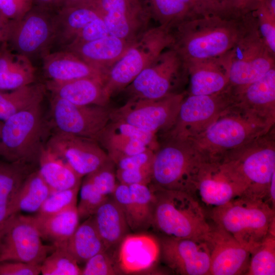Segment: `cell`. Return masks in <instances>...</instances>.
Instances as JSON below:
<instances>
[{
  "label": "cell",
  "instance_id": "1",
  "mask_svg": "<svg viewBox=\"0 0 275 275\" xmlns=\"http://www.w3.org/2000/svg\"><path fill=\"white\" fill-rule=\"evenodd\" d=\"M252 19L242 16H198L172 30V45L186 63L224 57L245 33Z\"/></svg>",
  "mask_w": 275,
  "mask_h": 275
},
{
  "label": "cell",
  "instance_id": "2",
  "mask_svg": "<svg viewBox=\"0 0 275 275\" xmlns=\"http://www.w3.org/2000/svg\"><path fill=\"white\" fill-rule=\"evenodd\" d=\"M155 197L152 227L161 235L205 240L210 228L207 214L190 194L150 183Z\"/></svg>",
  "mask_w": 275,
  "mask_h": 275
},
{
  "label": "cell",
  "instance_id": "3",
  "mask_svg": "<svg viewBox=\"0 0 275 275\" xmlns=\"http://www.w3.org/2000/svg\"><path fill=\"white\" fill-rule=\"evenodd\" d=\"M274 211L264 200L242 195L213 208L208 216L251 253L275 223Z\"/></svg>",
  "mask_w": 275,
  "mask_h": 275
},
{
  "label": "cell",
  "instance_id": "4",
  "mask_svg": "<svg viewBox=\"0 0 275 275\" xmlns=\"http://www.w3.org/2000/svg\"><path fill=\"white\" fill-rule=\"evenodd\" d=\"M273 128L233 104L203 132L188 140L205 159H221Z\"/></svg>",
  "mask_w": 275,
  "mask_h": 275
},
{
  "label": "cell",
  "instance_id": "5",
  "mask_svg": "<svg viewBox=\"0 0 275 275\" xmlns=\"http://www.w3.org/2000/svg\"><path fill=\"white\" fill-rule=\"evenodd\" d=\"M41 104L19 112L3 122L0 135V157L3 159L38 164L51 130Z\"/></svg>",
  "mask_w": 275,
  "mask_h": 275
},
{
  "label": "cell",
  "instance_id": "6",
  "mask_svg": "<svg viewBox=\"0 0 275 275\" xmlns=\"http://www.w3.org/2000/svg\"><path fill=\"white\" fill-rule=\"evenodd\" d=\"M238 174L246 186L243 195L267 203L270 182L275 173L274 129L221 158Z\"/></svg>",
  "mask_w": 275,
  "mask_h": 275
},
{
  "label": "cell",
  "instance_id": "7",
  "mask_svg": "<svg viewBox=\"0 0 275 275\" xmlns=\"http://www.w3.org/2000/svg\"><path fill=\"white\" fill-rule=\"evenodd\" d=\"M204 159L190 141L164 139L154 151L151 183L193 196L194 181Z\"/></svg>",
  "mask_w": 275,
  "mask_h": 275
},
{
  "label": "cell",
  "instance_id": "8",
  "mask_svg": "<svg viewBox=\"0 0 275 275\" xmlns=\"http://www.w3.org/2000/svg\"><path fill=\"white\" fill-rule=\"evenodd\" d=\"M173 43L172 29L160 25L148 29L108 71L104 86L108 97L123 91Z\"/></svg>",
  "mask_w": 275,
  "mask_h": 275
},
{
  "label": "cell",
  "instance_id": "9",
  "mask_svg": "<svg viewBox=\"0 0 275 275\" xmlns=\"http://www.w3.org/2000/svg\"><path fill=\"white\" fill-rule=\"evenodd\" d=\"M188 82L186 62L172 46L165 49L124 89L129 99L161 98L180 93Z\"/></svg>",
  "mask_w": 275,
  "mask_h": 275
},
{
  "label": "cell",
  "instance_id": "10",
  "mask_svg": "<svg viewBox=\"0 0 275 275\" xmlns=\"http://www.w3.org/2000/svg\"><path fill=\"white\" fill-rule=\"evenodd\" d=\"M54 16L52 9L34 5L22 17L7 21L3 43L31 60L42 58L54 44Z\"/></svg>",
  "mask_w": 275,
  "mask_h": 275
},
{
  "label": "cell",
  "instance_id": "11",
  "mask_svg": "<svg viewBox=\"0 0 275 275\" xmlns=\"http://www.w3.org/2000/svg\"><path fill=\"white\" fill-rule=\"evenodd\" d=\"M228 58V87L232 90L260 79L275 68V55L260 36L252 14L249 26L229 53Z\"/></svg>",
  "mask_w": 275,
  "mask_h": 275
},
{
  "label": "cell",
  "instance_id": "12",
  "mask_svg": "<svg viewBox=\"0 0 275 275\" xmlns=\"http://www.w3.org/2000/svg\"><path fill=\"white\" fill-rule=\"evenodd\" d=\"M233 104L227 87L218 93L207 95L186 94L173 126L163 133L164 139L187 140L203 132Z\"/></svg>",
  "mask_w": 275,
  "mask_h": 275
},
{
  "label": "cell",
  "instance_id": "13",
  "mask_svg": "<svg viewBox=\"0 0 275 275\" xmlns=\"http://www.w3.org/2000/svg\"><path fill=\"white\" fill-rule=\"evenodd\" d=\"M186 91L161 98L130 99L112 109L111 120L127 123L157 134L169 130L175 123Z\"/></svg>",
  "mask_w": 275,
  "mask_h": 275
},
{
  "label": "cell",
  "instance_id": "14",
  "mask_svg": "<svg viewBox=\"0 0 275 275\" xmlns=\"http://www.w3.org/2000/svg\"><path fill=\"white\" fill-rule=\"evenodd\" d=\"M246 188L238 174L222 159L204 158L194 181L193 196L209 211L243 195Z\"/></svg>",
  "mask_w": 275,
  "mask_h": 275
},
{
  "label": "cell",
  "instance_id": "15",
  "mask_svg": "<svg viewBox=\"0 0 275 275\" xmlns=\"http://www.w3.org/2000/svg\"><path fill=\"white\" fill-rule=\"evenodd\" d=\"M50 129L96 140L111 120L108 106L79 105L52 95L50 100Z\"/></svg>",
  "mask_w": 275,
  "mask_h": 275
},
{
  "label": "cell",
  "instance_id": "16",
  "mask_svg": "<svg viewBox=\"0 0 275 275\" xmlns=\"http://www.w3.org/2000/svg\"><path fill=\"white\" fill-rule=\"evenodd\" d=\"M53 245L43 244L32 218L19 213L11 216L0 237V262L20 261L41 264Z\"/></svg>",
  "mask_w": 275,
  "mask_h": 275
},
{
  "label": "cell",
  "instance_id": "17",
  "mask_svg": "<svg viewBox=\"0 0 275 275\" xmlns=\"http://www.w3.org/2000/svg\"><path fill=\"white\" fill-rule=\"evenodd\" d=\"M97 10L108 34L131 42L148 29L152 16L145 0H88Z\"/></svg>",
  "mask_w": 275,
  "mask_h": 275
},
{
  "label": "cell",
  "instance_id": "18",
  "mask_svg": "<svg viewBox=\"0 0 275 275\" xmlns=\"http://www.w3.org/2000/svg\"><path fill=\"white\" fill-rule=\"evenodd\" d=\"M45 147L64 160L81 178L111 160L96 140L82 136L53 132Z\"/></svg>",
  "mask_w": 275,
  "mask_h": 275
},
{
  "label": "cell",
  "instance_id": "19",
  "mask_svg": "<svg viewBox=\"0 0 275 275\" xmlns=\"http://www.w3.org/2000/svg\"><path fill=\"white\" fill-rule=\"evenodd\" d=\"M158 240L161 259L173 272L181 275H210V254L205 240L161 235Z\"/></svg>",
  "mask_w": 275,
  "mask_h": 275
},
{
  "label": "cell",
  "instance_id": "20",
  "mask_svg": "<svg viewBox=\"0 0 275 275\" xmlns=\"http://www.w3.org/2000/svg\"><path fill=\"white\" fill-rule=\"evenodd\" d=\"M96 141L115 164L120 159L159 147L157 135L125 122L110 121Z\"/></svg>",
  "mask_w": 275,
  "mask_h": 275
},
{
  "label": "cell",
  "instance_id": "21",
  "mask_svg": "<svg viewBox=\"0 0 275 275\" xmlns=\"http://www.w3.org/2000/svg\"><path fill=\"white\" fill-rule=\"evenodd\" d=\"M205 240L210 254V275L246 274L251 252L225 230L209 221Z\"/></svg>",
  "mask_w": 275,
  "mask_h": 275
},
{
  "label": "cell",
  "instance_id": "22",
  "mask_svg": "<svg viewBox=\"0 0 275 275\" xmlns=\"http://www.w3.org/2000/svg\"><path fill=\"white\" fill-rule=\"evenodd\" d=\"M233 105L272 128L275 122V68L260 79L236 90L230 89Z\"/></svg>",
  "mask_w": 275,
  "mask_h": 275
},
{
  "label": "cell",
  "instance_id": "23",
  "mask_svg": "<svg viewBox=\"0 0 275 275\" xmlns=\"http://www.w3.org/2000/svg\"><path fill=\"white\" fill-rule=\"evenodd\" d=\"M228 54L220 58L186 63L188 84L186 94L211 95L226 89L229 82Z\"/></svg>",
  "mask_w": 275,
  "mask_h": 275
},
{
  "label": "cell",
  "instance_id": "24",
  "mask_svg": "<svg viewBox=\"0 0 275 275\" xmlns=\"http://www.w3.org/2000/svg\"><path fill=\"white\" fill-rule=\"evenodd\" d=\"M159 257V242L154 237L128 234L120 244L118 264L123 273H138L152 267Z\"/></svg>",
  "mask_w": 275,
  "mask_h": 275
},
{
  "label": "cell",
  "instance_id": "25",
  "mask_svg": "<svg viewBox=\"0 0 275 275\" xmlns=\"http://www.w3.org/2000/svg\"><path fill=\"white\" fill-rule=\"evenodd\" d=\"M133 43L108 34L94 41L69 45L63 49L73 52L88 64L107 74Z\"/></svg>",
  "mask_w": 275,
  "mask_h": 275
},
{
  "label": "cell",
  "instance_id": "26",
  "mask_svg": "<svg viewBox=\"0 0 275 275\" xmlns=\"http://www.w3.org/2000/svg\"><path fill=\"white\" fill-rule=\"evenodd\" d=\"M42 68L48 80L63 82L83 78L105 80L106 74L66 49L49 52L42 58Z\"/></svg>",
  "mask_w": 275,
  "mask_h": 275
},
{
  "label": "cell",
  "instance_id": "27",
  "mask_svg": "<svg viewBox=\"0 0 275 275\" xmlns=\"http://www.w3.org/2000/svg\"><path fill=\"white\" fill-rule=\"evenodd\" d=\"M104 80L83 78L67 81L47 80L45 85L54 95L79 105L108 106L110 98L104 91Z\"/></svg>",
  "mask_w": 275,
  "mask_h": 275
},
{
  "label": "cell",
  "instance_id": "28",
  "mask_svg": "<svg viewBox=\"0 0 275 275\" xmlns=\"http://www.w3.org/2000/svg\"><path fill=\"white\" fill-rule=\"evenodd\" d=\"M55 13L54 42L63 48L70 44L90 22L101 16L89 2L64 6Z\"/></svg>",
  "mask_w": 275,
  "mask_h": 275
},
{
  "label": "cell",
  "instance_id": "29",
  "mask_svg": "<svg viewBox=\"0 0 275 275\" xmlns=\"http://www.w3.org/2000/svg\"><path fill=\"white\" fill-rule=\"evenodd\" d=\"M94 225L106 251L120 245L130 230L121 209L110 196L92 215Z\"/></svg>",
  "mask_w": 275,
  "mask_h": 275
},
{
  "label": "cell",
  "instance_id": "30",
  "mask_svg": "<svg viewBox=\"0 0 275 275\" xmlns=\"http://www.w3.org/2000/svg\"><path fill=\"white\" fill-rule=\"evenodd\" d=\"M0 48V91L14 90L35 82L32 60L5 44Z\"/></svg>",
  "mask_w": 275,
  "mask_h": 275
},
{
  "label": "cell",
  "instance_id": "31",
  "mask_svg": "<svg viewBox=\"0 0 275 275\" xmlns=\"http://www.w3.org/2000/svg\"><path fill=\"white\" fill-rule=\"evenodd\" d=\"M34 166L0 159V237L10 217L13 197L24 180L36 169Z\"/></svg>",
  "mask_w": 275,
  "mask_h": 275
},
{
  "label": "cell",
  "instance_id": "32",
  "mask_svg": "<svg viewBox=\"0 0 275 275\" xmlns=\"http://www.w3.org/2000/svg\"><path fill=\"white\" fill-rule=\"evenodd\" d=\"M32 218L42 240L50 242L54 246L65 243L71 236L80 219L77 206L52 215L37 214Z\"/></svg>",
  "mask_w": 275,
  "mask_h": 275
},
{
  "label": "cell",
  "instance_id": "33",
  "mask_svg": "<svg viewBox=\"0 0 275 275\" xmlns=\"http://www.w3.org/2000/svg\"><path fill=\"white\" fill-rule=\"evenodd\" d=\"M38 165V171L51 193L80 186L82 178L64 160L45 147Z\"/></svg>",
  "mask_w": 275,
  "mask_h": 275
},
{
  "label": "cell",
  "instance_id": "34",
  "mask_svg": "<svg viewBox=\"0 0 275 275\" xmlns=\"http://www.w3.org/2000/svg\"><path fill=\"white\" fill-rule=\"evenodd\" d=\"M51 193L38 169H35L16 191L10 206V216L21 211L38 212Z\"/></svg>",
  "mask_w": 275,
  "mask_h": 275
},
{
  "label": "cell",
  "instance_id": "35",
  "mask_svg": "<svg viewBox=\"0 0 275 275\" xmlns=\"http://www.w3.org/2000/svg\"><path fill=\"white\" fill-rule=\"evenodd\" d=\"M61 244L78 264L85 263L97 253L106 251L95 227L92 216L79 225L71 236Z\"/></svg>",
  "mask_w": 275,
  "mask_h": 275
},
{
  "label": "cell",
  "instance_id": "36",
  "mask_svg": "<svg viewBox=\"0 0 275 275\" xmlns=\"http://www.w3.org/2000/svg\"><path fill=\"white\" fill-rule=\"evenodd\" d=\"M45 91V85L35 82L12 91H0V121L41 104Z\"/></svg>",
  "mask_w": 275,
  "mask_h": 275
},
{
  "label": "cell",
  "instance_id": "37",
  "mask_svg": "<svg viewBox=\"0 0 275 275\" xmlns=\"http://www.w3.org/2000/svg\"><path fill=\"white\" fill-rule=\"evenodd\" d=\"M152 18L158 25L172 30L187 20L198 17L191 0H145Z\"/></svg>",
  "mask_w": 275,
  "mask_h": 275
},
{
  "label": "cell",
  "instance_id": "38",
  "mask_svg": "<svg viewBox=\"0 0 275 275\" xmlns=\"http://www.w3.org/2000/svg\"><path fill=\"white\" fill-rule=\"evenodd\" d=\"M275 274V223L266 236L251 253L246 275Z\"/></svg>",
  "mask_w": 275,
  "mask_h": 275
},
{
  "label": "cell",
  "instance_id": "39",
  "mask_svg": "<svg viewBox=\"0 0 275 275\" xmlns=\"http://www.w3.org/2000/svg\"><path fill=\"white\" fill-rule=\"evenodd\" d=\"M78 263L63 245L54 246V249L41 264L43 275H81Z\"/></svg>",
  "mask_w": 275,
  "mask_h": 275
},
{
  "label": "cell",
  "instance_id": "40",
  "mask_svg": "<svg viewBox=\"0 0 275 275\" xmlns=\"http://www.w3.org/2000/svg\"><path fill=\"white\" fill-rule=\"evenodd\" d=\"M128 186L139 216L142 231H146L152 226L155 195L149 185L135 184Z\"/></svg>",
  "mask_w": 275,
  "mask_h": 275
},
{
  "label": "cell",
  "instance_id": "41",
  "mask_svg": "<svg viewBox=\"0 0 275 275\" xmlns=\"http://www.w3.org/2000/svg\"><path fill=\"white\" fill-rule=\"evenodd\" d=\"M251 12L260 36L270 52L275 55V12L261 0Z\"/></svg>",
  "mask_w": 275,
  "mask_h": 275
},
{
  "label": "cell",
  "instance_id": "42",
  "mask_svg": "<svg viewBox=\"0 0 275 275\" xmlns=\"http://www.w3.org/2000/svg\"><path fill=\"white\" fill-rule=\"evenodd\" d=\"M80 187L52 192L42 205L37 214L46 216L57 214L77 206Z\"/></svg>",
  "mask_w": 275,
  "mask_h": 275
},
{
  "label": "cell",
  "instance_id": "43",
  "mask_svg": "<svg viewBox=\"0 0 275 275\" xmlns=\"http://www.w3.org/2000/svg\"><path fill=\"white\" fill-rule=\"evenodd\" d=\"M80 201L77 209L80 219L92 216L98 208L110 197H107L84 179L80 186Z\"/></svg>",
  "mask_w": 275,
  "mask_h": 275
},
{
  "label": "cell",
  "instance_id": "44",
  "mask_svg": "<svg viewBox=\"0 0 275 275\" xmlns=\"http://www.w3.org/2000/svg\"><path fill=\"white\" fill-rule=\"evenodd\" d=\"M84 177L95 188L107 197L112 195L118 184L116 166L111 160Z\"/></svg>",
  "mask_w": 275,
  "mask_h": 275
},
{
  "label": "cell",
  "instance_id": "45",
  "mask_svg": "<svg viewBox=\"0 0 275 275\" xmlns=\"http://www.w3.org/2000/svg\"><path fill=\"white\" fill-rule=\"evenodd\" d=\"M112 197L123 212L129 229L135 232H142L140 220L128 185L118 182Z\"/></svg>",
  "mask_w": 275,
  "mask_h": 275
},
{
  "label": "cell",
  "instance_id": "46",
  "mask_svg": "<svg viewBox=\"0 0 275 275\" xmlns=\"http://www.w3.org/2000/svg\"><path fill=\"white\" fill-rule=\"evenodd\" d=\"M107 251L97 253L85 263L81 269V275H114L122 273L119 265H116Z\"/></svg>",
  "mask_w": 275,
  "mask_h": 275
},
{
  "label": "cell",
  "instance_id": "47",
  "mask_svg": "<svg viewBox=\"0 0 275 275\" xmlns=\"http://www.w3.org/2000/svg\"><path fill=\"white\" fill-rule=\"evenodd\" d=\"M198 16H234L229 11V0H191Z\"/></svg>",
  "mask_w": 275,
  "mask_h": 275
},
{
  "label": "cell",
  "instance_id": "48",
  "mask_svg": "<svg viewBox=\"0 0 275 275\" xmlns=\"http://www.w3.org/2000/svg\"><path fill=\"white\" fill-rule=\"evenodd\" d=\"M154 151L152 150H147L123 157L115 163L116 169L138 170L152 168Z\"/></svg>",
  "mask_w": 275,
  "mask_h": 275
},
{
  "label": "cell",
  "instance_id": "49",
  "mask_svg": "<svg viewBox=\"0 0 275 275\" xmlns=\"http://www.w3.org/2000/svg\"><path fill=\"white\" fill-rule=\"evenodd\" d=\"M33 0H0V13L7 20L22 17L33 7Z\"/></svg>",
  "mask_w": 275,
  "mask_h": 275
},
{
  "label": "cell",
  "instance_id": "50",
  "mask_svg": "<svg viewBox=\"0 0 275 275\" xmlns=\"http://www.w3.org/2000/svg\"><path fill=\"white\" fill-rule=\"evenodd\" d=\"M108 34L106 25L100 16L87 25L67 46L94 41Z\"/></svg>",
  "mask_w": 275,
  "mask_h": 275
},
{
  "label": "cell",
  "instance_id": "51",
  "mask_svg": "<svg viewBox=\"0 0 275 275\" xmlns=\"http://www.w3.org/2000/svg\"><path fill=\"white\" fill-rule=\"evenodd\" d=\"M152 168L138 170L116 169V175L117 181L121 184L149 185L152 181Z\"/></svg>",
  "mask_w": 275,
  "mask_h": 275
},
{
  "label": "cell",
  "instance_id": "52",
  "mask_svg": "<svg viewBox=\"0 0 275 275\" xmlns=\"http://www.w3.org/2000/svg\"><path fill=\"white\" fill-rule=\"evenodd\" d=\"M41 273V264L20 261L0 262V275H38Z\"/></svg>",
  "mask_w": 275,
  "mask_h": 275
},
{
  "label": "cell",
  "instance_id": "53",
  "mask_svg": "<svg viewBox=\"0 0 275 275\" xmlns=\"http://www.w3.org/2000/svg\"><path fill=\"white\" fill-rule=\"evenodd\" d=\"M261 0H229V10L231 15L242 16L253 11Z\"/></svg>",
  "mask_w": 275,
  "mask_h": 275
},
{
  "label": "cell",
  "instance_id": "54",
  "mask_svg": "<svg viewBox=\"0 0 275 275\" xmlns=\"http://www.w3.org/2000/svg\"><path fill=\"white\" fill-rule=\"evenodd\" d=\"M60 0H33L34 5L53 9L58 7Z\"/></svg>",
  "mask_w": 275,
  "mask_h": 275
},
{
  "label": "cell",
  "instance_id": "55",
  "mask_svg": "<svg viewBox=\"0 0 275 275\" xmlns=\"http://www.w3.org/2000/svg\"><path fill=\"white\" fill-rule=\"evenodd\" d=\"M86 1L87 0H60L58 9L64 6L76 5Z\"/></svg>",
  "mask_w": 275,
  "mask_h": 275
},
{
  "label": "cell",
  "instance_id": "56",
  "mask_svg": "<svg viewBox=\"0 0 275 275\" xmlns=\"http://www.w3.org/2000/svg\"><path fill=\"white\" fill-rule=\"evenodd\" d=\"M7 20H8L5 18L0 13V43H3V41L4 28L5 24Z\"/></svg>",
  "mask_w": 275,
  "mask_h": 275
},
{
  "label": "cell",
  "instance_id": "57",
  "mask_svg": "<svg viewBox=\"0 0 275 275\" xmlns=\"http://www.w3.org/2000/svg\"><path fill=\"white\" fill-rule=\"evenodd\" d=\"M2 123H2L1 121H0V135H1V128H2Z\"/></svg>",
  "mask_w": 275,
  "mask_h": 275
}]
</instances>
